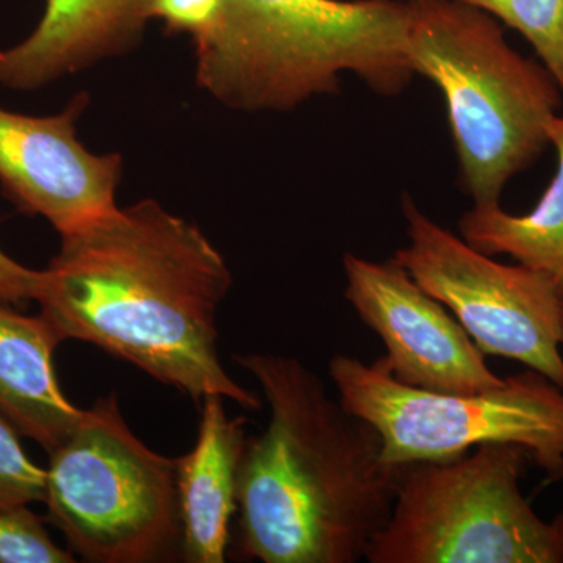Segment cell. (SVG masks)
Listing matches in <instances>:
<instances>
[{"mask_svg":"<svg viewBox=\"0 0 563 563\" xmlns=\"http://www.w3.org/2000/svg\"><path fill=\"white\" fill-rule=\"evenodd\" d=\"M60 236L36 302L62 343L95 344L196 402L220 395L261 410L220 361L232 274L198 225L146 199Z\"/></svg>","mask_w":563,"mask_h":563,"instance_id":"cell-1","label":"cell"},{"mask_svg":"<svg viewBox=\"0 0 563 563\" xmlns=\"http://www.w3.org/2000/svg\"><path fill=\"white\" fill-rule=\"evenodd\" d=\"M233 361L261 385L269 421L247 437L236 484L240 548L263 563H355L390 518L404 465L373 426L335 401L299 358Z\"/></svg>","mask_w":563,"mask_h":563,"instance_id":"cell-2","label":"cell"},{"mask_svg":"<svg viewBox=\"0 0 563 563\" xmlns=\"http://www.w3.org/2000/svg\"><path fill=\"white\" fill-rule=\"evenodd\" d=\"M409 2L220 0L195 40L196 79L222 106L287 111L354 73L380 95L413 77Z\"/></svg>","mask_w":563,"mask_h":563,"instance_id":"cell-3","label":"cell"},{"mask_svg":"<svg viewBox=\"0 0 563 563\" xmlns=\"http://www.w3.org/2000/svg\"><path fill=\"white\" fill-rule=\"evenodd\" d=\"M407 57L442 90L462 187L499 206L507 181L547 150L562 91L544 65L509 46L498 20L459 0H409Z\"/></svg>","mask_w":563,"mask_h":563,"instance_id":"cell-4","label":"cell"},{"mask_svg":"<svg viewBox=\"0 0 563 563\" xmlns=\"http://www.w3.org/2000/svg\"><path fill=\"white\" fill-rule=\"evenodd\" d=\"M531 455L483 444L462 457L402 466L369 563H563V514L547 521L521 492Z\"/></svg>","mask_w":563,"mask_h":563,"instance_id":"cell-5","label":"cell"},{"mask_svg":"<svg viewBox=\"0 0 563 563\" xmlns=\"http://www.w3.org/2000/svg\"><path fill=\"white\" fill-rule=\"evenodd\" d=\"M44 501L70 553L95 563L181 554L177 461L141 442L114 393L98 399L52 451Z\"/></svg>","mask_w":563,"mask_h":563,"instance_id":"cell-6","label":"cell"},{"mask_svg":"<svg viewBox=\"0 0 563 563\" xmlns=\"http://www.w3.org/2000/svg\"><path fill=\"white\" fill-rule=\"evenodd\" d=\"M329 376L344 409L373 426L391 465L443 462L483 444H520L550 483L563 481V388L526 369L501 387L440 393L399 383L384 357L335 354Z\"/></svg>","mask_w":563,"mask_h":563,"instance_id":"cell-7","label":"cell"},{"mask_svg":"<svg viewBox=\"0 0 563 563\" xmlns=\"http://www.w3.org/2000/svg\"><path fill=\"white\" fill-rule=\"evenodd\" d=\"M409 244L395 261L446 306L487 357L520 362L563 388V296L547 274L504 265L404 198Z\"/></svg>","mask_w":563,"mask_h":563,"instance_id":"cell-8","label":"cell"},{"mask_svg":"<svg viewBox=\"0 0 563 563\" xmlns=\"http://www.w3.org/2000/svg\"><path fill=\"white\" fill-rule=\"evenodd\" d=\"M344 298L383 340L399 383L440 393H481L506 383L485 362L461 322L422 290L395 258L372 262L346 254Z\"/></svg>","mask_w":563,"mask_h":563,"instance_id":"cell-9","label":"cell"},{"mask_svg":"<svg viewBox=\"0 0 563 563\" xmlns=\"http://www.w3.org/2000/svg\"><path fill=\"white\" fill-rule=\"evenodd\" d=\"M81 96L54 117L0 109V184L11 201L60 235L117 209L121 157L98 155L77 139Z\"/></svg>","mask_w":563,"mask_h":563,"instance_id":"cell-10","label":"cell"},{"mask_svg":"<svg viewBox=\"0 0 563 563\" xmlns=\"http://www.w3.org/2000/svg\"><path fill=\"white\" fill-rule=\"evenodd\" d=\"M152 18V0H46L35 31L0 52V84L18 91L46 87L131 49Z\"/></svg>","mask_w":563,"mask_h":563,"instance_id":"cell-11","label":"cell"},{"mask_svg":"<svg viewBox=\"0 0 563 563\" xmlns=\"http://www.w3.org/2000/svg\"><path fill=\"white\" fill-rule=\"evenodd\" d=\"M220 395L201 401L198 440L177 461L181 558L188 563L225 562L229 528L236 512V484L246 432L231 418Z\"/></svg>","mask_w":563,"mask_h":563,"instance_id":"cell-12","label":"cell"},{"mask_svg":"<svg viewBox=\"0 0 563 563\" xmlns=\"http://www.w3.org/2000/svg\"><path fill=\"white\" fill-rule=\"evenodd\" d=\"M62 340L49 322L0 302V415L51 454L79 426L85 410L70 404L54 368Z\"/></svg>","mask_w":563,"mask_h":563,"instance_id":"cell-13","label":"cell"},{"mask_svg":"<svg viewBox=\"0 0 563 563\" xmlns=\"http://www.w3.org/2000/svg\"><path fill=\"white\" fill-rule=\"evenodd\" d=\"M548 140L558 152V172L536 209L510 214L501 207H473L459 221L462 239L485 255L506 254L547 274L563 296V118L548 122Z\"/></svg>","mask_w":563,"mask_h":563,"instance_id":"cell-14","label":"cell"},{"mask_svg":"<svg viewBox=\"0 0 563 563\" xmlns=\"http://www.w3.org/2000/svg\"><path fill=\"white\" fill-rule=\"evenodd\" d=\"M487 11L531 43L563 95V0H459Z\"/></svg>","mask_w":563,"mask_h":563,"instance_id":"cell-15","label":"cell"},{"mask_svg":"<svg viewBox=\"0 0 563 563\" xmlns=\"http://www.w3.org/2000/svg\"><path fill=\"white\" fill-rule=\"evenodd\" d=\"M76 558L51 539L29 507L0 510V563H73Z\"/></svg>","mask_w":563,"mask_h":563,"instance_id":"cell-16","label":"cell"},{"mask_svg":"<svg viewBox=\"0 0 563 563\" xmlns=\"http://www.w3.org/2000/svg\"><path fill=\"white\" fill-rule=\"evenodd\" d=\"M44 495L46 470L29 459L20 433L0 415V510L43 503Z\"/></svg>","mask_w":563,"mask_h":563,"instance_id":"cell-17","label":"cell"},{"mask_svg":"<svg viewBox=\"0 0 563 563\" xmlns=\"http://www.w3.org/2000/svg\"><path fill=\"white\" fill-rule=\"evenodd\" d=\"M218 3L220 0H152V16L161 18L172 31L195 36L213 20Z\"/></svg>","mask_w":563,"mask_h":563,"instance_id":"cell-18","label":"cell"},{"mask_svg":"<svg viewBox=\"0 0 563 563\" xmlns=\"http://www.w3.org/2000/svg\"><path fill=\"white\" fill-rule=\"evenodd\" d=\"M44 285V269L27 268L0 250V302L20 306L38 301Z\"/></svg>","mask_w":563,"mask_h":563,"instance_id":"cell-19","label":"cell"},{"mask_svg":"<svg viewBox=\"0 0 563 563\" xmlns=\"http://www.w3.org/2000/svg\"><path fill=\"white\" fill-rule=\"evenodd\" d=\"M562 346H563V329H562Z\"/></svg>","mask_w":563,"mask_h":563,"instance_id":"cell-20","label":"cell"}]
</instances>
